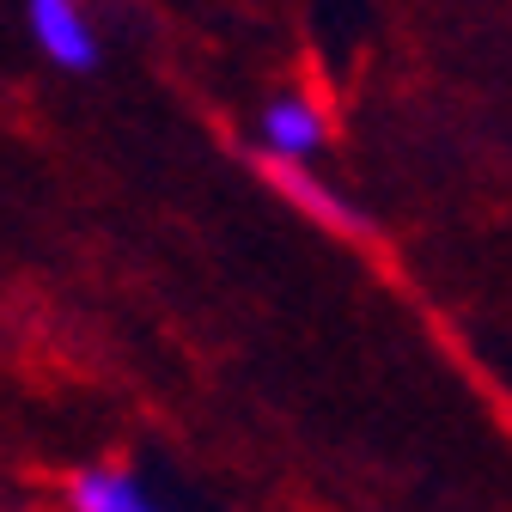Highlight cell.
<instances>
[{"instance_id":"cell-1","label":"cell","mask_w":512,"mask_h":512,"mask_svg":"<svg viewBox=\"0 0 512 512\" xmlns=\"http://www.w3.org/2000/svg\"><path fill=\"white\" fill-rule=\"evenodd\" d=\"M250 147L263 165H317L330 147V116L305 86H287L275 98H263L256 110V128H250Z\"/></svg>"},{"instance_id":"cell-2","label":"cell","mask_w":512,"mask_h":512,"mask_svg":"<svg viewBox=\"0 0 512 512\" xmlns=\"http://www.w3.org/2000/svg\"><path fill=\"white\" fill-rule=\"evenodd\" d=\"M25 31L43 49V61L61 68V74H92L104 61L98 25H92V13L80 0H25Z\"/></svg>"},{"instance_id":"cell-3","label":"cell","mask_w":512,"mask_h":512,"mask_svg":"<svg viewBox=\"0 0 512 512\" xmlns=\"http://www.w3.org/2000/svg\"><path fill=\"white\" fill-rule=\"evenodd\" d=\"M263 177H269L275 196H281L287 208H299L311 226H324V232H336V238H366V232H372V220L342 196L330 177H317V165H263Z\"/></svg>"},{"instance_id":"cell-4","label":"cell","mask_w":512,"mask_h":512,"mask_svg":"<svg viewBox=\"0 0 512 512\" xmlns=\"http://www.w3.org/2000/svg\"><path fill=\"white\" fill-rule=\"evenodd\" d=\"M68 506L74 512H177V506H165L153 494V482L141 470H128V464H86V470H74Z\"/></svg>"}]
</instances>
